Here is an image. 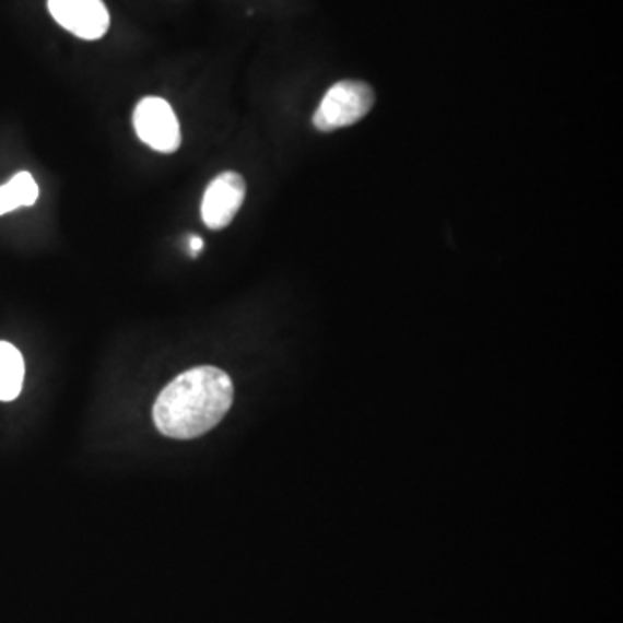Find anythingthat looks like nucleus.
Listing matches in <instances>:
<instances>
[{
	"mask_svg": "<svg viewBox=\"0 0 623 623\" xmlns=\"http://www.w3.org/2000/svg\"><path fill=\"white\" fill-rule=\"evenodd\" d=\"M233 400L234 385L227 373L212 366L195 367L163 388L154 402V424L175 440H191L215 428Z\"/></svg>",
	"mask_w": 623,
	"mask_h": 623,
	"instance_id": "f257e3e1",
	"label": "nucleus"
},
{
	"mask_svg": "<svg viewBox=\"0 0 623 623\" xmlns=\"http://www.w3.org/2000/svg\"><path fill=\"white\" fill-rule=\"evenodd\" d=\"M374 106L371 85L357 80H343L326 92L314 115V127L320 132H332L357 124Z\"/></svg>",
	"mask_w": 623,
	"mask_h": 623,
	"instance_id": "f03ea898",
	"label": "nucleus"
},
{
	"mask_svg": "<svg viewBox=\"0 0 623 623\" xmlns=\"http://www.w3.org/2000/svg\"><path fill=\"white\" fill-rule=\"evenodd\" d=\"M133 129L144 144L158 153H175L183 136L171 104L162 97H144L133 109Z\"/></svg>",
	"mask_w": 623,
	"mask_h": 623,
	"instance_id": "7ed1b4c3",
	"label": "nucleus"
},
{
	"mask_svg": "<svg viewBox=\"0 0 623 623\" xmlns=\"http://www.w3.org/2000/svg\"><path fill=\"white\" fill-rule=\"evenodd\" d=\"M246 196V184L236 172H224L216 175L208 184L201 201V219L212 231H221L234 221V216L243 207Z\"/></svg>",
	"mask_w": 623,
	"mask_h": 623,
	"instance_id": "20e7f679",
	"label": "nucleus"
},
{
	"mask_svg": "<svg viewBox=\"0 0 623 623\" xmlns=\"http://www.w3.org/2000/svg\"><path fill=\"white\" fill-rule=\"evenodd\" d=\"M49 13L62 28L83 40H97L109 28V13L103 0H49Z\"/></svg>",
	"mask_w": 623,
	"mask_h": 623,
	"instance_id": "39448f33",
	"label": "nucleus"
},
{
	"mask_svg": "<svg viewBox=\"0 0 623 623\" xmlns=\"http://www.w3.org/2000/svg\"><path fill=\"white\" fill-rule=\"evenodd\" d=\"M25 379V362L20 350L0 341V400L11 402L21 393Z\"/></svg>",
	"mask_w": 623,
	"mask_h": 623,
	"instance_id": "423d86ee",
	"label": "nucleus"
},
{
	"mask_svg": "<svg viewBox=\"0 0 623 623\" xmlns=\"http://www.w3.org/2000/svg\"><path fill=\"white\" fill-rule=\"evenodd\" d=\"M9 192L13 195L17 208L32 207L38 198V186L28 172H20L8 184Z\"/></svg>",
	"mask_w": 623,
	"mask_h": 623,
	"instance_id": "0eeeda50",
	"label": "nucleus"
},
{
	"mask_svg": "<svg viewBox=\"0 0 623 623\" xmlns=\"http://www.w3.org/2000/svg\"><path fill=\"white\" fill-rule=\"evenodd\" d=\"M16 208V201H14L13 195L9 192L8 186H0V215L13 212Z\"/></svg>",
	"mask_w": 623,
	"mask_h": 623,
	"instance_id": "6e6552de",
	"label": "nucleus"
},
{
	"mask_svg": "<svg viewBox=\"0 0 623 623\" xmlns=\"http://www.w3.org/2000/svg\"><path fill=\"white\" fill-rule=\"evenodd\" d=\"M189 249H191L192 257H198L201 254V249H203V239L198 236L189 237Z\"/></svg>",
	"mask_w": 623,
	"mask_h": 623,
	"instance_id": "1a4fd4ad",
	"label": "nucleus"
}]
</instances>
